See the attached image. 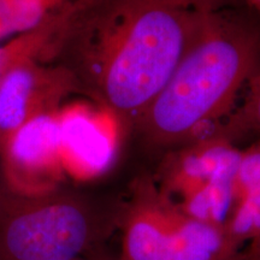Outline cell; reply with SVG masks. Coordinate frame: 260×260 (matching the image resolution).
<instances>
[{
    "label": "cell",
    "mask_w": 260,
    "mask_h": 260,
    "mask_svg": "<svg viewBox=\"0 0 260 260\" xmlns=\"http://www.w3.org/2000/svg\"><path fill=\"white\" fill-rule=\"evenodd\" d=\"M93 258L95 259V260H116V259H111V258H110V256H107L104 252H100L99 254H96L95 256H93Z\"/></svg>",
    "instance_id": "2e32d148"
},
{
    "label": "cell",
    "mask_w": 260,
    "mask_h": 260,
    "mask_svg": "<svg viewBox=\"0 0 260 260\" xmlns=\"http://www.w3.org/2000/svg\"><path fill=\"white\" fill-rule=\"evenodd\" d=\"M249 2H251V3H252V4L255 6V8H256V9H258V10H260V0H249Z\"/></svg>",
    "instance_id": "ac0fdd59"
},
{
    "label": "cell",
    "mask_w": 260,
    "mask_h": 260,
    "mask_svg": "<svg viewBox=\"0 0 260 260\" xmlns=\"http://www.w3.org/2000/svg\"><path fill=\"white\" fill-rule=\"evenodd\" d=\"M236 260H260V236L248 243Z\"/></svg>",
    "instance_id": "9a60e30c"
},
{
    "label": "cell",
    "mask_w": 260,
    "mask_h": 260,
    "mask_svg": "<svg viewBox=\"0 0 260 260\" xmlns=\"http://www.w3.org/2000/svg\"><path fill=\"white\" fill-rule=\"evenodd\" d=\"M260 186V145L255 146L245 154H241L235 178H234V206Z\"/></svg>",
    "instance_id": "4fadbf2b"
},
{
    "label": "cell",
    "mask_w": 260,
    "mask_h": 260,
    "mask_svg": "<svg viewBox=\"0 0 260 260\" xmlns=\"http://www.w3.org/2000/svg\"><path fill=\"white\" fill-rule=\"evenodd\" d=\"M206 11L190 0H99L68 25L52 63L113 111L142 112L176 70Z\"/></svg>",
    "instance_id": "6da1fadb"
},
{
    "label": "cell",
    "mask_w": 260,
    "mask_h": 260,
    "mask_svg": "<svg viewBox=\"0 0 260 260\" xmlns=\"http://www.w3.org/2000/svg\"><path fill=\"white\" fill-rule=\"evenodd\" d=\"M233 180L218 178L184 198L182 213L191 219L223 226L234 209Z\"/></svg>",
    "instance_id": "8fae6325"
},
{
    "label": "cell",
    "mask_w": 260,
    "mask_h": 260,
    "mask_svg": "<svg viewBox=\"0 0 260 260\" xmlns=\"http://www.w3.org/2000/svg\"><path fill=\"white\" fill-rule=\"evenodd\" d=\"M122 210L53 189L22 194L0 174V260L93 258L119 228Z\"/></svg>",
    "instance_id": "3957f363"
},
{
    "label": "cell",
    "mask_w": 260,
    "mask_h": 260,
    "mask_svg": "<svg viewBox=\"0 0 260 260\" xmlns=\"http://www.w3.org/2000/svg\"><path fill=\"white\" fill-rule=\"evenodd\" d=\"M254 90L247 106V122L260 134V70L254 77Z\"/></svg>",
    "instance_id": "5bb4252c"
},
{
    "label": "cell",
    "mask_w": 260,
    "mask_h": 260,
    "mask_svg": "<svg viewBox=\"0 0 260 260\" xmlns=\"http://www.w3.org/2000/svg\"><path fill=\"white\" fill-rule=\"evenodd\" d=\"M61 167L60 125L56 113L25 123L0 148V174L18 193L32 195L56 189Z\"/></svg>",
    "instance_id": "277c9868"
},
{
    "label": "cell",
    "mask_w": 260,
    "mask_h": 260,
    "mask_svg": "<svg viewBox=\"0 0 260 260\" xmlns=\"http://www.w3.org/2000/svg\"><path fill=\"white\" fill-rule=\"evenodd\" d=\"M181 217L182 211L157 197H140L128 211H123L121 253L116 260H169Z\"/></svg>",
    "instance_id": "8992f818"
},
{
    "label": "cell",
    "mask_w": 260,
    "mask_h": 260,
    "mask_svg": "<svg viewBox=\"0 0 260 260\" xmlns=\"http://www.w3.org/2000/svg\"><path fill=\"white\" fill-rule=\"evenodd\" d=\"M99 0H0V42L50 23H69Z\"/></svg>",
    "instance_id": "ba28073f"
},
{
    "label": "cell",
    "mask_w": 260,
    "mask_h": 260,
    "mask_svg": "<svg viewBox=\"0 0 260 260\" xmlns=\"http://www.w3.org/2000/svg\"><path fill=\"white\" fill-rule=\"evenodd\" d=\"M228 243L241 253L245 247L260 236V186L237 203L223 225Z\"/></svg>",
    "instance_id": "7c38bea8"
},
{
    "label": "cell",
    "mask_w": 260,
    "mask_h": 260,
    "mask_svg": "<svg viewBox=\"0 0 260 260\" xmlns=\"http://www.w3.org/2000/svg\"><path fill=\"white\" fill-rule=\"evenodd\" d=\"M71 90H77L73 77L60 65L40 59L16 65L0 82V148L25 123L54 113Z\"/></svg>",
    "instance_id": "5b68a950"
},
{
    "label": "cell",
    "mask_w": 260,
    "mask_h": 260,
    "mask_svg": "<svg viewBox=\"0 0 260 260\" xmlns=\"http://www.w3.org/2000/svg\"><path fill=\"white\" fill-rule=\"evenodd\" d=\"M63 165L81 175L103 171L112 158L109 136L83 111H73L59 117Z\"/></svg>",
    "instance_id": "52a82bcc"
},
{
    "label": "cell",
    "mask_w": 260,
    "mask_h": 260,
    "mask_svg": "<svg viewBox=\"0 0 260 260\" xmlns=\"http://www.w3.org/2000/svg\"><path fill=\"white\" fill-rule=\"evenodd\" d=\"M223 226L191 219L182 213L171 241L169 260H236Z\"/></svg>",
    "instance_id": "9c48e42d"
},
{
    "label": "cell",
    "mask_w": 260,
    "mask_h": 260,
    "mask_svg": "<svg viewBox=\"0 0 260 260\" xmlns=\"http://www.w3.org/2000/svg\"><path fill=\"white\" fill-rule=\"evenodd\" d=\"M191 2L195 3V4H198V5H201V6H205V8H207V0H191Z\"/></svg>",
    "instance_id": "e0dca14e"
},
{
    "label": "cell",
    "mask_w": 260,
    "mask_h": 260,
    "mask_svg": "<svg viewBox=\"0 0 260 260\" xmlns=\"http://www.w3.org/2000/svg\"><path fill=\"white\" fill-rule=\"evenodd\" d=\"M209 34L191 39L176 70L142 111L151 138L167 145L188 135L260 70V37L237 25L223 28L209 15Z\"/></svg>",
    "instance_id": "7a4b0ae2"
},
{
    "label": "cell",
    "mask_w": 260,
    "mask_h": 260,
    "mask_svg": "<svg viewBox=\"0 0 260 260\" xmlns=\"http://www.w3.org/2000/svg\"><path fill=\"white\" fill-rule=\"evenodd\" d=\"M75 260H95L94 258H80V259H75Z\"/></svg>",
    "instance_id": "d6986e66"
},
{
    "label": "cell",
    "mask_w": 260,
    "mask_h": 260,
    "mask_svg": "<svg viewBox=\"0 0 260 260\" xmlns=\"http://www.w3.org/2000/svg\"><path fill=\"white\" fill-rule=\"evenodd\" d=\"M69 23H50L0 42V82L16 65L28 59L51 63Z\"/></svg>",
    "instance_id": "30bf717a"
}]
</instances>
